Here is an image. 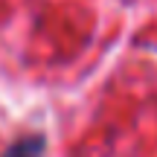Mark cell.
<instances>
[{"mask_svg":"<svg viewBox=\"0 0 157 157\" xmlns=\"http://www.w3.org/2000/svg\"><path fill=\"white\" fill-rule=\"evenodd\" d=\"M0 157H44V137L41 134H29L15 140Z\"/></svg>","mask_w":157,"mask_h":157,"instance_id":"1","label":"cell"}]
</instances>
